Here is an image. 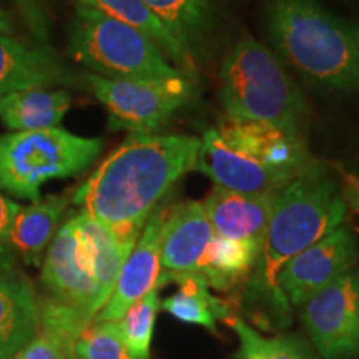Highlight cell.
Returning a JSON list of instances; mask_svg holds the SVG:
<instances>
[{"label": "cell", "instance_id": "cell-1", "mask_svg": "<svg viewBox=\"0 0 359 359\" xmlns=\"http://www.w3.org/2000/svg\"><path fill=\"white\" fill-rule=\"evenodd\" d=\"M200 147L201 138L191 135H130L75 190L72 203L135 245L175 183L195 170Z\"/></svg>", "mask_w": 359, "mask_h": 359}, {"label": "cell", "instance_id": "cell-2", "mask_svg": "<svg viewBox=\"0 0 359 359\" xmlns=\"http://www.w3.org/2000/svg\"><path fill=\"white\" fill-rule=\"evenodd\" d=\"M348 205L336 170L313 160L276 195L262 257L248 288L251 303L263 304L280 326L290 323V304L278 288L281 268L341 226Z\"/></svg>", "mask_w": 359, "mask_h": 359}, {"label": "cell", "instance_id": "cell-3", "mask_svg": "<svg viewBox=\"0 0 359 359\" xmlns=\"http://www.w3.org/2000/svg\"><path fill=\"white\" fill-rule=\"evenodd\" d=\"M271 50L308 82L334 92L359 90V47L346 24L318 0H264Z\"/></svg>", "mask_w": 359, "mask_h": 359}, {"label": "cell", "instance_id": "cell-4", "mask_svg": "<svg viewBox=\"0 0 359 359\" xmlns=\"http://www.w3.org/2000/svg\"><path fill=\"white\" fill-rule=\"evenodd\" d=\"M219 100L226 116L276 125L302 137L308 103L271 48L245 35L233 45L219 69Z\"/></svg>", "mask_w": 359, "mask_h": 359}, {"label": "cell", "instance_id": "cell-5", "mask_svg": "<svg viewBox=\"0 0 359 359\" xmlns=\"http://www.w3.org/2000/svg\"><path fill=\"white\" fill-rule=\"evenodd\" d=\"M67 52L75 62L100 77L135 80L183 77V72L140 30L85 7H77L70 20Z\"/></svg>", "mask_w": 359, "mask_h": 359}, {"label": "cell", "instance_id": "cell-6", "mask_svg": "<svg viewBox=\"0 0 359 359\" xmlns=\"http://www.w3.org/2000/svg\"><path fill=\"white\" fill-rule=\"evenodd\" d=\"M102 150V138L60 127L0 135V191L32 203L40 200L43 185L83 173Z\"/></svg>", "mask_w": 359, "mask_h": 359}, {"label": "cell", "instance_id": "cell-7", "mask_svg": "<svg viewBox=\"0 0 359 359\" xmlns=\"http://www.w3.org/2000/svg\"><path fill=\"white\" fill-rule=\"evenodd\" d=\"M79 87L105 107L111 130L150 135L167 125L191 97L187 75L170 80L109 79L83 72Z\"/></svg>", "mask_w": 359, "mask_h": 359}, {"label": "cell", "instance_id": "cell-8", "mask_svg": "<svg viewBox=\"0 0 359 359\" xmlns=\"http://www.w3.org/2000/svg\"><path fill=\"white\" fill-rule=\"evenodd\" d=\"M302 308L303 325L323 359L359 358V268L318 291Z\"/></svg>", "mask_w": 359, "mask_h": 359}, {"label": "cell", "instance_id": "cell-9", "mask_svg": "<svg viewBox=\"0 0 359 359\" xmlns=\"http://www.w3.org/2000/svg\"><path fill=\"white\" fill-rule=\"evenodd\" d=\"M356 238L344 224L291 258L278 275V288L290 306H303L318 291L354 268Z\"/></svg>", "mask_w": 359, "mask_h": 359}, {"label": "cell", "instance_id": "cell-10", "mask_svg": "<svg viewBox=\"0 0 359 359\" xmlns=\"http://www.w3.org/2000/svg\"><path fill=\"white\" fill-rule=\"evenodd\" d=\"M47 298L75 308L93 321L98 313V290L75 217L58 228L42 264Z\"/></svg>", "mask_w": 359, "mask_h": 359}, {"label": "cell", "instance_id": "cell-11", "mask_svg": "<svg viewBox=\"0 0 359 359\" xmlns=\"http://www.w3.org/2000/svg\"><path fill=\"white\" fill-rule=\"evenodd\" d=\"M168 208V205H160L150 215L142 235L138 236L127 262L123 263L114 293L110 294L105 306L95 314L92 323L118 321L143 296L158 290L161 276V235Z\"/></svg>", "mask_w": 359, "mask_h": 359}, {"label": "cell", "instance_id": "cell-12", "mask_svg": "<svg viewBox=\"0 0 359 359\" xmlns=\"http://www.w3.org/2000/svg\"><path fill=\"white\" fill-rule=\"evenodd\" d=\"M215 130L224 145L268 168L298 175L311 161L303 138L276 125L224 116Z\"/></svg>", "mask_w": 359, "mask_h": 359}, {"label": "cell", "instance_id": "cell-13", "mask_svg": "<svg viewBox=\"0 0 359 359\" xmlns=\"http://www.w3.org/2000/svg\"><path fill=\"white\" fill-rule=\"evenodd\" d=\"M195 170L205 173L215 187L248 195H278L296 175L264 167L231 150L217 130L205 132Z\"/></svg>", "mask_w": 359, "mask_h": 359}, {"label": "cell", "instance_id": "cell-14", "mask_svg": "<svg viewBox=\"0 0 359 359\" xmlns=\"http://www.w3.org/2000/svg\"><path fill=\"white\" fill-rule=\"evenodd\" d=\"M215 236L201 201H182L168 208L161 235V276L198 273Z\"/></svg>", "mask_w": 359, "mask_h": 359}, {"label": "cell", "instance_id": "cell-15", "mask_svg": "<svg viewBox=\"0 0 359 359\" xmlns=\"http://www.w3.org/2000/svg\"><path fill=\"white\" fill-rule=\"evenodd\" d=\"M70 79L50 47L0 34V98L25 88L55 87Z\"/></svg>", "mask_w": 359, "mask_h": 359}, {"label": "cell", "instance_id": "cell-16", "mask_svg": "<svg viewBox=\"0 0 359 359\" xmlns=\"http://www.w3.org/2000/svg\"><path fill=\"white\" fill-rule=\"evenodd\" d=\"M276 195H248L213 187L203 208L218 236L263 243Z\"/></svg>", "mask_w": 359, "mask_h": 359}, {"label": "cell", "instance_id": "cell-17", "mask_svg": "<svg viewBox=\"0 0 359 359\" xmlns=\"http://www.w3.org/2000/svg\"><path fill=\"white\" fill-rule=\"evenodd\" d=\"M40 330V303L19 269H0V359H12Z\"/></svg>", "mask_w": 359, "mask_h": 359}, {"label": "cell", "instance_id": "cell-18", "mask_svg": "<svg viewBox=\"0 0 359 359\" xmlns=\"http://www.w3.org/2000/svg\"><path fill=\"white\" fill-rule=\"evenodd\" d=\"M72 198L74 195L65 191L20 206L8 231L13 257L27 266H40Z\"/></svg>", "mask_w": 359, "mask_h": 359}, {"label": "cell", "instance_id": "cell-19", "mask_svg": "<svg viewBox=\"0 0 359 359\" xmlns=\"http://www.w3.org/2000/svg\"><path fill=\"white\" fill-rule=\"evenodd\" d=\"M67 90L34 87L0 98V122L11 132H37L55 128L70 110Z\"/></svg>", "mask_w": 359, "mask_h": 359}, {"label": "cell", "instance_id": "cell-20", "mask_svg": "<svg viewBox=\"0 0 359 359\" xmlns=\"http://www.w3.org/2000/svg\"><path fill=\"white\" fill-rule=\"evenodd\" d=\"M74 217L88 255L90 268H92L93 280L98 290L97 306L100 311L109 302L110 294L114 293L123 263L127 262L135 245L120 241L105 224L97 222L88 213L80 212Z\"/></svg>", "mask_w": 359, "mask_h": 359}, {"label": "cell", "instance_id": "cell-21", "mask_svg": "<svg viewBox=\"0 0 359 359\" xmlns=\"http://www.w3.org/2000/svg\"><path fill=\"white\" fill-rule=\"evenodd\" d=\"M193 62V53L217 24L218 0H142ZM195 64V62H193Z\"/></svg>", "mask_w": 359, "mask_h": 359}, {"label": "cell", "instance_id": "cell-22", "mask_svg": "<svg viewBox=\"0 0 359 359\" xmlns=\"http://www.w3.org/2000/svg\"><path fill=\"white\" fill-rule=\"evenodd\" d=\"M170 281L177 283L180 290L160 302V308L178 321L203 326L212 333H217V321L230 318V308L210 291V285L200 273L160 276L158 290Z\"/></svg>", "mask_w": 359, "mask_h": 359}, {"label": "cell", "instance_id": "cell-23", "mask_svg": "<svg viewBox=\"0 0 359 359\" xmlns=\"http://www.w3.org/2000/svg\"><path fill=\"white\" fill-rule=\"evenodd\" d=\"M263 243L250 240H230L215 236L206 250L200 275L210 288L230 290L257 268Z\"/></svg>", "mask_w": 359, "mask_h": 359}, {"label": "cell", "instance_id": "cell-24", "mask_svg": "<svg viewBox=\"0 0 359 359\" xmlns=\"http://www.w3.org/2000/svg\"><path fill=\"white\" fill-rule=\"evenodd\" d=\"M74 2L77 4V7L100 12L103 15L135 27L148 39L154 40L161 48V52L173 62L175 67H178L182 72L193 70L195 64L142 0H74Z\"/></svg>", "mask_w": 359, "mask_h": 359}, {"label": "cell", "instance_id": "cell-25", "mask_svg": "<svg viewBox=\"0 0 359 359\" xmlns=\"http://www.w3.org/2000/svg\"><path fill=\"white\" fill-rule=\"evenodd\" d=\"M224 321L231 325L240 339L236 359H316L308 344L298 336L283 334L266 338L238 318L230 316Z\"/></svg>", "mask_w": 359, "mask_h": 359}, {"label": "cell", "instance_id": "cell-26", "mask_svg": "<svg viewBox=\"0 0 359 359\" xmlns=\"http://www.w3.org/2000/svg\"><path fill=\"white\" fill-rule=\"evenodd\" d=\"M158 309V290H154L116 321L128 351L137 359H150L151 338Z\"/></svg>", "mask_w": 359, "mask_h": 359}, {"label": "cell", "instance_id": "cell-27", "mask_svg": "<svg viewBox=\"0 0 359 359\" xmlns=\"http://www.w3.org/2000/svg\"><path fill=\"white\" fill-rule=\"evenodd\" d=\"M75 359H137L120 334L118 323H92L75 344Z\"/></svg>", "mask_w": 359, "mask_h": 359}, {"label": "cell", "instance_id": "cell-28", "mask_svg": "<svg viewBox=\"0 0 359 359\" xmlns=\"http://www.w3.org/2000/svg\"><path fill=\"white\" fill-rule=\"evenodd\" d=\"M20 205L0 191V269H17V258L8 246V231Z\"/></svg>", "mask_w": 359, "mask_h": 359}, {"label": "cell", "instance_id": "cell-29", "mask_svg": "<svg viewBox=\"0 0 359 359\" xmlns=\"http://www.w3.org/2000/svg\"><path fill=\"white\" fill-rule=\"evenodd\" d=\"M12 359H72L70 354L52 336L39 330L24 348L13 354Z\"/></svg>", "mask_w": 359, "mask_h": 359}, {"label": "cell", "instance_id": "cell-30", "mask_svg": "<svg viewBox=\"0 0 359 359\" xmlns=\"http://www.w3.org/2000/svg\"><path fill=\"white\" fill-rule=\"evenodd\" d=\"M339 175L341 190H343V196L346 200L348 208L351 206V210L359 213V177L348 172H339Z\"/></svg>", "mask_w": 359, "mask_h": 359}, {"label": "cell", "instance_id": "cell-31", "mask_svg": "<svg viewBox=\"0 0 359 359\" xmlns=\"http://www.w3.org/2000/svg\"><path fill=\"white\" fill-rule=\"evenodd\" d=\"M12 32V19L11 15L0 7V34L4 35H11Z\"/></svg>", "mask_w": 359, "mask_h": 359}, {"label": "cell", "instance_id": "cell-32", "mask_svg": "<svg viewBox=\"0 0 359 359\" xmlns=\"http://www.w3.org/2000/svg\"><path fill=\"white\" fill-rule=\"evenodd\" d=\"M351 30H353V35H354V39H356V43L359 47V22H356V24H351Z\"/></svg>", "mask_w": 359, "mask_h": 359}, {"label": "cell", "instance_id": "cell-33", "mask_svg": "<svg viewBox=\"0 0 359 359\" xmlns=\"http://www.w3.org/2000/svg\"><path fill=\"white\" fill-rule=\"evenodd\" d=\"M358 215H359V213H358Z\"/></svg>", "mask_w": 359, "mask_h": 359}]
</instances>
